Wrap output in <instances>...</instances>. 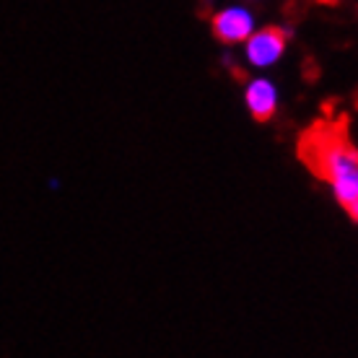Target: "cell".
I'll return each instance as SVG.
<instances>
[{
    "label": "cell",
    "instance_id": "1",
    "mask_svg": "<svg viewBox=\"0 0 358 358\" xmlns=\"http://www.w3.org/2000/svg\"><path fill=\"white\" fill-rule=\"evenodd\" d=\"M301 156L320 179L327 182L335 200L358 221V151L341 125H317L301 141Z\"/></svg>",
    "mask_w": 358,
    "mask_h": 358
},
{
    "label": "cell",
    "instance_id": "2",
    "mask_svg": "<svg viewBox=\"0 0 358 358\" xmlns=\"http://www.w3.org/2000/svg\"><path fill=\"white\" fill-rule=\"evenodd\" d=\"M291 36V29H260L252 31L244 42V57L252 68H270L275 65L283 52H286V42Z\"/></svg>",
    "mask_w": 358,
    "mask_h": 358
},
{
    "label": "cell",
    "instance_id": "3",
    "mask_svg": "<svg viewBox=\"0 0 358 358\" xmlns=\"http://www.w3.org/2000/svg\"><path fill=\"white\" fill-rule=\"evenodd\" d=\"M255 31V16L244 6H229L213 16V34L224 45H242Z\"/></svg>",
    "mask_w": 358,
    "mask_h": 358
},
{
    "label": "cell",
    "instance_id": "4",
    "mask_svg": "<svg viewBox=\"0 0 358 358\" xmlns=\"http://www.w3.org/2000/svg\"><path fill=\"white\" fill-rule=\"evenodd\" d=\"M244 104L250 109V115L255 120H270V117L275 115L278 109V89L268 78H252L247 83V89H244Z\"/></svg>",
    "mask_w": 358,
    "mask_h": 358
}]
</instances>
